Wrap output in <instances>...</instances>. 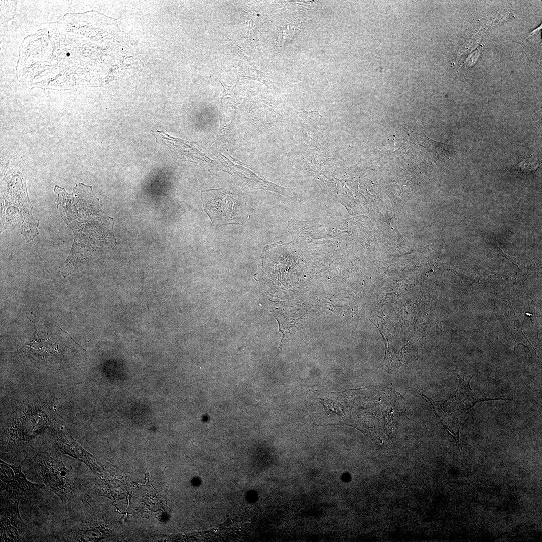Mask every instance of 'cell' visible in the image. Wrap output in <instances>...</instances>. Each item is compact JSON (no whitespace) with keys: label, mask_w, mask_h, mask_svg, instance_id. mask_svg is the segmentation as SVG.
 <instances>
[{"label":"cell","mask_w":542,"mask_h":542,"mask_svg":"<svg viewBox=\"0 0 542 542\" xmlns=\"http://www.w3.org/2000/svg\"><path fill=\"white\" fill-rule=\"evenodd\" d=\"M141 64L116 20L90 11L65 14L25 37L16 76L30 89L76 90L134 78Z\"/></svg>","instance_id":"1"},{"label":"cell","mask_w":542,"mask_h":542,"mask_svg":"<svg viewBox=\"0 0 542 542\" xmlns=\"http://www.w3.org/2000/svg\"><path fill=\"white\" fill-rule=\"evenodd\" d=\"M78 212L77 220L64 219L72 230L74 239L72 249L59 272L66 277L101 251L114 249L117 243L114 234L113 219L100 208L99 199L92 186L79 183L70 194Z\"/></svg>","instance_id":"2"},{"label":"cell","mask_w":542,"mask_h":542,"mask_svg":"<svg viewBox=\"0 0 542 542\" xmlns=\"http://www.w3.org/2000/svg\"><path fill=\"white\" fill-rule=\"evenodd\" d=\"M25 166L22 156L10 161L1 180V223L9 227L22 226L35 219L27 194Z\"/></svg>","instance_id":"3"},{"label":"cell","mask_w":542,"mask_h":542,"mask_svg":"<svg viewBox=\"0 0 542 542\" xmlns=\"http://www.w3.org/2000/svg\"><path fill=\"white\" fill-rule=\"evenodd\" d=\"M201 199L213 226L242 224L249 216L248 207L243 199L229 189L202 191Z\"/></svg>","instance_id":"4"},{"label":"cell","mask_w":542,"mask_h":542,"mask_svg":"<svg viewBox=\"0 0 542 542\" xmlns=\"http://www.w3.org/2000/svg\"><path fill=\"white\" fill-rule=\"evenodd\" d=\"M37 466L46 488L59 497L62 503L67 502L74 495L76 485L73 473L65 467L61 457H52L44 452L38 456Z\"/></svg>","instance_id":"5"},{"label":"cell","mask_w":542,"mask_h":542,"mask_svg":"<svg viewBox=\"0 0 542 542\" xmlns=\"http://www.w3.org/2000/svg\"><path fill=\"white\" fill-rule=\"evenodd\" d=\"M22 464L23 461L19 465H10L1 460V490L8 497H21L44 488L27 480L21 470Z\"/></svg>","instance_id":"6"},{"label":"cell","mask_w":542,"mask_h":542,"mask_svg":"<svg viewBox=\"0 0 542 542\" xmlns=\"http://www.w3.org/2000/svg\"><path fill=\"white\" fill-rule=\"evenodd\" d=\"M157 132L175 147L169 148V149L172 151V153L176 154V156L180 160L195 163H209L210 161V159L198 149L199 147L197 144L170 137L163 131H157Z\"/></svg>","instance_id":"7"},{"label":"cell","mask_w":542,"mask_h":542,"mask_svg":"<svg viewBox=\"0 0 542 542\" xmlns=\"http://www.w3.org/2000/svg\"><path fill=\"white\" fill-rule=\"evenodd\" d=\"M56 440L62 453L82 461L92 468L97 467V463L95 458L73 439L69 431L63 430L57 432Z\"/></svg>","instance_id":"8"},{"label":"cell","mask_w":542,"mask_h":542,"mask_svg":"<svg viewBox=\"0 0 542 542\" xmlns=\"http://www.w3.org/2000/svg\"><path fill=\"white\" fill-rule=\"evenodd\" d=\"M458 377L459 383L457 390L450 398H455L457 407L460 411H466L482 401L503 399L487 398L474 392L470 385V380L473 376L467 381L459 375Z\"/></svg>","instance_id":"9"},{"label":"cell","mask_w":542,"mask_h":542,"mask_svg":"<svg viewBox=\"0 0 542 542\" xmlns=\"http://www.w3.org/2000/svg\"><path fill=\"white\" fill-rule=\"evenodd\" d=\"M428 140L433 153L439 159L444 158L449 159L450 157L454 154L452 146L433 141L429 138Z\"/></svg>","instance_id":"10"},{"label":"cell","mask_w":542,"mask_h":542,"mask_svg":"<svg viewBox=\"0 0 542 542\" xmlns=\"http://www.w3.org/2000/svg\"><path fill=\"white\" fill-rule=\"evenodd\" d=\"M222 86H223L224 90H223V92L222 93V94L221 95V100H222V99L225 96H227V95H229V96H231L232 97H234V91H233V90L230 87L226 85L225 84H224V85L222 84Z\"/></svg>","instance_id":"11"}]
</instances>
